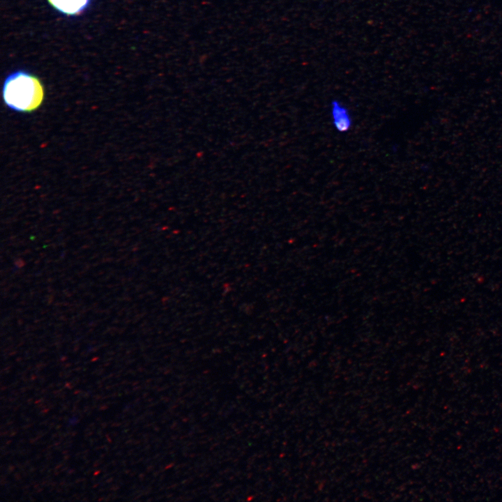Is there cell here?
<instances>
[{
    "label": "cell",
    "instance_id": "6da1fadb",
    "mask_svg": "<svg viewBox=\"0 0 502 502\" xmlns=\"http://www.w3.org/2000/svg\"><path fill=\"white\" fill-rule=\"evenodd\" d=\"M43 96V88L40 81L25 72L14 73L4 82L3 100L13 110L31 112L40 105Z\"/></svg>",
    "mask_w": 502,
    "mask_h": 502
},
{
    "label": "cell",
    "instance_id": "7a4b0ae2",
    "mask_svg": "<svg viewBox=\"0 0 502 502\" xmlns=\"http://www.w3.org/2000/svg\"><path fill=\"white\" fill-rule=\"evenodd\" d=\"M330 114L334 128L340 133L347 132L353 125L348 109L337 100L330 102Z\"/></svg>",
    "mask_w": 502,
    "mask_h": 502
},
{
    "label": "cell",
    "instance_id": "3957f363",
    "mask_svg": "<svg viewBox=\"0 0 502 502\" xmlns=\"http://www.w3.org/2000/svg\"><path fill=\"white\" fill-rule=\"evenodd\" d=\"M59 11L74 15L82 11L89 3V0H48Z\"/></svg>",
    "mask_w": 502,
    "mask_h": 502
}]
</instances>
